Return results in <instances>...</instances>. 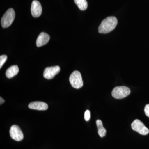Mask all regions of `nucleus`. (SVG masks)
<instances>
[{"label":"nucleus","instance_id":"9b49d317","mask_svg":"<svg viewBox=\"0 0 149 149\" xmlns=\"http://www.w3.org/2000/svg\"><path fill=\"white\" fill-rule=\"evenodd\" d=\"M19 69L17 65H12L6 71V76L8 78H11L18 74Z\"/></svg>","mask_w":149,"mask_h":149},{"label":"nucleus","instance_id":"ddd939ff","mask_svg":"<svg viewBox=\"0 0 149 149\" xmlns=\"http://www.w3.org/2000/svg\"><path fill=\"white\" fill-rule=\"evenodd\" d=\"M74 3L77 5L78 8L81 10H85L87 9L88 3L86 0H74Z\"/></svg>","mask_w":149,"mask_h":149},{"label":"nucleus","instance_id":"9d476101","mask_svg":"<svg viewBox=\"0 0 149 149\" xmlns=\"http://www.w3.org/2000/svg\"><path fill=\"white\" fill-rule=\"evenodd\" d=\"M28 107L30 109L40 111L46 110L48 108L47 104L42 102H32L29 104Z\"/></svg>","mask_w":149,"mask_h":149},{"label":"nucleus","instance_id":"39448f33","mask_svg":"<svg viewBox=\"0 0 149 149\" xmlns=\"http://www.w3.org/2000/svg\"><path fill=\"white\" fill-rule=\"evenodd\" d=\"M131 125L133 130L141 135L146 136L149 133L148 128H147L144 123L139 119H136L134 120Z\"/></svg>","mask_w":149,"mask_h":149},{"label":"nucleus","instance_id":"6e6552de","mask_svg":"<svg viewBox=\"0 0 149 149\" xmlns=\"http://www.w3.org/2000/svg\"><path fill=\"white\" fill-rule=\"evenodd\" d=\"M42 7L40 2L37 0L33 1L31 5V11L32 16L39 17L42 13Z\"/></svg>","mask_w":149,"mask_h":149},{"label":"nucleus","instance_id":"f03ea898","mask_svg":"<svg viewBox=\"0 0 149 149\" xmlns=\"http://www.w3.org/2000/svg\"><path fill=\"white\" fill-rule=\"evenodd\" d=\"M15 13L13 8H10L6 11L1 20V24L3 28L10 27L15 18Z\"/></svg>","mask_w":149,"mask_h":149},{"label":"nucleus","instance_id":"2eb2a0df","mask_svg":"<svg viewBox=\"0 0 149 149\" xmlns=\"http://www.w3.org/2000/svg\"><path fill=\"white\" fill-rule=\"evenodd\" d=\"M90 118H91V113H90V111L87 110L85 112L84 118L86 121H88L90 120Z\"/></svg>","mask_w":149,"mask_h":149},{"label":"nucleus","instance_id":"423d86ee","mask_svg":"<svg viewBox=\"0 0 149 149\" xmlns=\"http://www.w3.org/2000/svg\"><path fill=\"white\" fill-rule=\"evenodd\" d=\"M10 135L11 138L17 141H22L24 138L23 133L18 126L13 125L10 130Z\"/></svg>","mask_w":149,"mask_h":149},{"label":"nucleus","instance_id":"20e7f679","mask_svg":"<svg viewBox=\"0 0 149 149\" xmlns=\"http://www.w3.org/2000/svg\"><path fill=\"white\" fill-rule=\"evenodd\" d=\"M130 90L125 86H118L115 87L112 92V95L114 98L121 99L126 97L130 95Z\"/></svg>","mask_w":149,"mask_h":149},{"label":"nucleus","instance_id":"7ed1b4c3","mask_svg":"<svg viewBox=\"0 0 149 149\" xmlns=\"http://www.w3.org/2000/svg\"><path fill=\"white\" fill-rule=\"evenodd\" d=\"M69 81L71 86L75 89H80L83 87V83L82 75L79 71L75 70L70 74Z\"/></svg>","mask_w":149,"mask_h":149},{"label":"nucleus","instance_id":"0eeeda50","mask_svg":"<svg viewBox=\"0 0 149 149\" xmlns=\"http://www.w3.org/2000/svg\"><path fill=\"white\" fill-rule=\"evenodd\" d=\"M60 71V68L59 66L50 67L46 68L44 70V77L48 80L53 79L56 74H58Z\"/></svg>","mask_w":149,"mask_h":149},{"label":"nucleus","instance_id":"f257e3e1","mask_svg":"<svg viewBox=\"0 0 149 149\" xmlns=\"http://www.w3.org/2000/svg\"><path fill=\"white\" fill-rule=\"evenodd\" d=\"M118 23L117 18L114 16L107 17L102 22L99 27L98 31L101 34H107L111 32L116 27Z\"/></svg>","mask_w":149,"mask_h":149},{"label":"nucleus","instance_id":"f3484780","mask_svg":"<svg viewBox=\"0 0 149 149\" xmlns=\"http://www.w3.org/2000/svg\"><path fill=\"white\" fill-rule=\"evenodd\" d=\"M0 99H1V100H0V101H1L0 102V103H1V104H3L5 100L3 99L1 97Z\"/></svg>","mask_w":149,"mask_h":149},{"label":"nucleus","instance_id":"dca6fc26","mask_svg":"<svg viewBox=\"0 0 149 149\" xmlns=\"http://www.w3.org/2000/svg\"><path fill=\"white\" fill-rule=\"evenodd\" d=\"M144 111H145L146 115L149 118V104H148L145 106Z\"/></svg>","mask_w":149,"mask_h":149},{"label":"nucleus","instance_id":"4468645a","mask_svg":"<svg viewBox=\"0 0 149 149\" xmlns=\"http://www.w3.org/2000/svg\"><path fill=\"white\" fill-rule=\"evenodd\" d=\"M7 56L5 55L1 56H0V68H1L2 67L5 63L7 59Z\"/></svg>","mask_w":149,"mask_h":149},{"label":"nucleus","instance_id":"f8f14e48","mask_svg":"<svg viewBox=\"0 0 149 149\" xmlns=\"http://www.w3.org/2000/svg\"><path fill=\"white\" fill-rule=\"evenodd\" d=\"M96 124H97V127L98 129V134L100 137L101 138L104 137L106 134L107 131L105 128H104L103 123L101 120H97L96 121Z\"/></svg>","mask_w":149,"mask_h":149},{"label":"nucleus","instance_id":"1a4fd4ad","mask_svg":"<svg viewBox=\"0 0 149 149\" xmlns=\"http://www.w3.org/2000/svg\"><path fill=\"white\" fill-rule=\"evenodd\" d=\"M50 36L45 32H42L37 37L36 40V45L37 47H41L47 44L49 41Z\"/></svg>","mask_w":149,"mask_h":149}]
</instances>
